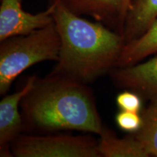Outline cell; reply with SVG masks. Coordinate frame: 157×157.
Listing matches in <instances>:
<instances>
[{"instance_id": "1", "label": "cell", "mask_w": 157, "mask_h": 157, "mask_svg": "<svg viewBox=\"0 0 157 157\" xmlns=\"http://www.w3.org/2000/svg\"><path fill=\"white\" fill-rule=\"evenodd\" d=\"M52 1L60 48L57 64L49 75L87 83L117 67L125 44L122 34L113 32L101 23L79 17L63 0Z\"/></svg>"}, {"instance_id": "2", "label": "cell", "mask_w": 157, "mask_h": 157, "mask_svg": "<svg viewBox=\"0 0 157 157\" xmlns=\"http://www.w3.org/2000/svg\"><path fill=\"white\" fill-rule=\"evenodd\" d=\"M84 84L60 76L36 78L34 87L21 101L25 121L44 130L100 134L103 127L93 96Z\"/></svg>"}, {"instance_id": "3", "label": "cell", "mask_w": 157, "mask_h": 157, "mask_svg": "<svg viewBox=\"0 0 157 157\" xmlns=\"http://www.w3.org/2000/svg\"><path fill=\"white\" fill-rule=\"evenodd\" d=\"M60 39L53 23L26 35L13 36L0 44V94L33 65L58 59Z\"/></svg>"}, {"instance_id": "4", "label": "cell", "mask_w": 157, "mask_h": 157, "mask_svg": "<svg viewBox=\"0 0 157 157\" xmlns=\"http://www.w3.org/2000/svg\"><path fill=\"white\" fill-rule=\"evenodd\" d=\"M98 143L90 137L17 136L12 152L17 157H101Z\"/></svg>"}, {"instance_id": "5", "label": "cell", "mask_w": 157, "mask_h": 157, "mask_svg": "<svg viewBox=\"0 0 157 157\" xmlns=\"http://www.w3.org/2000/svg\"><path fill=\"white\" fill-rule=\"evenodd\" d=\"M55 4L37 14L25 12L21 0H1L0 41L13 36L26 35L53 23Z\"/></svg>"}, {"instance_id": "6", "label": "cell", "mask_w": 157, "mask_h": 157, "mask_svg": "<svg viewBox=\"0 0 157 157\" xmlns=\"http://www.w3.org/2000/svg\"><path fill=\"white\" fill-rule=\"evenodd\" d=\"M111 73L118 87L135 92L149 102L157 101V56L146 62L116 68Z\"/></svg>"}, {"instance_id": "7", "label": "cell", "mask_w": 157, "mask_h": 157, "mask_svg": "<svg viewBox=\"0 0 157 157\" xmlns=\"http://www.w3.org/2000/svg\"><path fill=\"white\" fill-rule=\"evenodd\" d=\"M36 77L27 79L22 89L5 96L0 102V151L1 156H10L8 147L18 136L23 127L22 119L18 111L21 101L34 87Z\"/></svg>"}, {"instance_id": "8", "label": "cell", "mask_w": 157, "mask_h": 157, "mask_svg": "<svg viewBox=\"0 0 157 157\" xmlns=\"http://www.w3.org/2000/svg\"><path fill=\"white\" fill-rule=\"evenodd\" d=\"M157 19V0H135L125 19L122 36L125 44L139 38Z\"/></svg>"}, {"instance_id": "9", "label": "cell", "mask_w": 157, "mask_h": 157, "mask_svg": "<svg viewBox=\"0 0 157 157\" xmlns=\"http://www.w3.org/2000/svg\"><path fill=\"white\" fill-rule=\"evenodd\" d=\"M65 5L77 15H87L99 21L119 23L121 28V12L124 0H63Z\"/></svg>"}, {"instance_id": "10", "label": "cell", "mask_w": 157, "mask_h": 157, "mask_svg": "<svg viewBox=\"0 0 157 157\" xmlns=\"http://www.w3.org/2000/svg\"><path fill=\"white\" fill-rule=\"evenodd\" d=\"M98 151L105 157H148L141 143L133 135L119 138L111 131L103 128L99 134Z\"/></svg>"}, {"instance_id": "11", "label": "cell", "mask_w": 157, "mask_h": 157, "mask_svg": "<svg viewBox=\"0 0 157 157\" xmlns=\"http://www.w3.org/2000/svg\"><path fill=\"white\" fill-rule=\"evenodd\" d=\"M156 53L157 19L142 36L124 45L116 68L132 66Z\"/></svg>"}, {"instance_id": "12", "label": "cell", "mask_w": 157, "mask_h": 157, "mask_svg": "<svg viewBox=\"0 0 157 157\" xmlns=\"http://www.w3.org/2000/svg\"><path fill=\"white\" fill-rule=\"evenodd\" d=\"M143 124L137 132L133 133L149 156L157 157V101H151L142 111Z\"/></svg>"}, {"instance_id": "13", "label": "cell", "mask_w": 157, "mask_h": 157, "mask_svg": "<svg viewBox=\"0 0 157 157\" xmlns=\"http://www.w3.org/2000/svg\"><path fill=\"white\" fill-rule=\"evenodd\" d=\"M116 122L121 130L135 133L142 126L143 119L139 113L120 111L116 116Z\"/></svg>"}, {"instance_id": "14", "label": "cell", "mask_w": 157, "mask_h": 157, "mask_svg": "<svg viewBox=\"0 0 157 157\" xmlns=\"http://www.w3.org/2000/svg\"><path fill=\"white\" fill-rule=\"evenodd\" d=\"M116 101L121 111L140 113L142 109V101L140 95L133 91H124L119 93Z\"/></svg>"}, {"instance_id": "15", "label": "cell", "mask_w": 157, "mask_h": 157, "mask_svg": "<svg viewBox=\"0 0 157 157\" xmlns=\"http://www.w3.org/2000/svg\"><path fill=\"white\" fill-rule=\"evenodd\" d=\"M132 0H124L123 1V6H122V12H121V28H122V31L124 25L125 19H126L127 13L129 10L130 9L131 5H132Z\"/></svg>"}]
</instances>
